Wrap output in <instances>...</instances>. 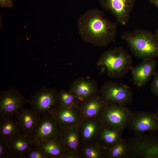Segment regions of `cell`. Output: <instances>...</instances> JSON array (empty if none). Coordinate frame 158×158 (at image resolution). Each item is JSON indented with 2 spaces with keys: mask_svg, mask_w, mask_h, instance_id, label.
<instances>
[{
  "mask_svg": "<svg viewBox=\"0 0 158 158\" xmlns=\"http://www.w3.org/2000/svg\"><path fill=\"white\" fill-rule=\"evenodd\" d=\"M126 106L107 102L99 116L102 124L122 131L128 126L132 112Z\"/></svg>",
  "mask_w": 158,
  "mask_h": 158,
  "instance_id": "5",
  "label": "cell"
},
{
  "mask_svg": "<svg viewBox=\"0 0 158 158\" xmlns=\"http://www.w3.org/2000/svg\"><path fill=\"white\" fill-rule=\"evenodd\" d=\"M61 128L50 114L41 116L39 125L33 136L34 145L59 136Z\"/></svg>",
  "mask_w": 158,
  "mask_h": 158,
  "instance_id": "11",
  "label": "cell"
},
{
  "mask_svg": "<svg viewBox=\"0 0 158 158\" xmlns=\"http://www.w3.org/2000/svg\"><path fill=\"white\" fill-rule=\"evenodd\" d=\"M99 93L107 102L125 106L130 104L133 98L132 89L121 83L107 82L103 85Z\"/></svg>",
  "mask_w": 158,
  "mask_h": 158,
  "instance_id": "7",
  "label": "cell"
},
{
  "mask_svg": "<svg viewBox=\"0 0 158 158\" xmlns=\"http://www.w3.org/2000/svg\"><path fill=\"white\" fill-rule=\"evenodd\" d=\"M25 158H49L44 151L39 147L34 145L26 153Z\"/></svg>",
  "mask_w": 158,
  "mask_h": 158,
  "instance_id": "26",
  "label": "cell"
},
{
  "mask_svg": "<svg viewBox=\"0 0 158 158\" xmlns=\"http://www.w3.org/2000/svg\"><path fill=\"white\" fill-rule=\"evenodd\" d=\"M157 61L154 59L142 60L131 70L133 81L138 87L144 86L155 72Z\"/></svg>",
  "mask_w": 158,
  "mask_h": 158,
  "instance_id": "15",
  "label": "cell"
},
{
  "mask_svg": "<svg viewBox=\"0 0 158 158\" xmlns=\"http://www.w3.org/2000/svg\"><path fill=\"white\" fill-rule=\"evenodd\" d=\"M16 116L21 133L33 137L40 123L41 116L31 109L23 108Z\"/></svg>",
  "mask_w": 158,
  "mask_h": 158,
  "instance_id": "14",
  "label": "cell"
},
{
  "mask_svg": "<svg viewBox=\"0 0 158 158\" xmlns=\"http://www.w3.org/2000/svg\"><path fill=\"white\" fill-rule=\"evenodd\" d=\"M132 63V56L121 46L103 53L97 65L109 77L118 78L124 77L131 70Z\"/></svg>",
  "mask_w": 158,
  "mask_h": 158,
  "instance_id": "3",
  "label": "cell"
},
{
  "mask_svg": "<svg viewBox=\"0 0 158 158\" xmlns=\"http://www.w3.org/2000/svg\"><path fill=\"white\" fill-rule=\"evenodd\" d=\"M35 146L42 149L49 158H63L66 152L59 136L42 142Z\"/></svg>",
  "mask_w": 158,
  "mask_h": 158,
  "instance_id": "21",
  "label": "cell"
},
{
  "mask_svg": "<svg viewBox=\"0 0 158 158\" xmlns=\"http://www.w3.org/2000/svg\"><path fill=\"white\" fill-rule=\"evenodd\" d=\"M156 115L158 118V109L157 110L156 112L155 113Z\"/></svg>",
  "mask_w": 158,
  "mask_h": 158,
  "instance_id": "32",
  "label": "cell"
},
{
  "mask_svg": "<svg viewBox=\"0 0 158 158\" xmlns=\"http://www.w3.org/2000/svg\"><path fill=\"white\" fill-rule=\"evenodd\" d=\"M58 94L55 88L42 87L29 99L31 109L41 116L50 114L59 104Z\"/></svg>",
  "mask_w": 158,
  "mask_h": 158,
  "instance_id": "8",
  "label": "cell"
},
{
  "mask_svg": "<svg viewBox=\"0 0 158 158\" xmlns=\"http://www.w3.org/2000/svg\"><path fill=\"white\" fill-rule=\"evenodd\" d=\"M128 150L127 140L122 138L114 146L107 150L106 158H126Z\"/></svg>",
  "mask_w": 158,
  "mask_h": 158,
  "instance_id": "25",
  "label": "cell"
},
{
  "mask_svg": "<svg viewBox=\"0 0 158 158\" xmlns=\"http://www.w3.org/2000/svg\"><path fill=\"white\" fill-rule=\"evenodd\" d=\"M106 151L96 142L80 146L78 154L80 158H106Z\"/></svg>",
  "mask_w": 158,
  "mask_h": 158,
  "instance_id": "23",
  "label": "cell"
},
{
  "mask_svg": "<svg viewBox=\"0 0 158 158\" xmlns=\"http://www.w3.org/2000/svg\"><path fill=\"white\" fill-rule=\"evenodd\" d=\"M79 35L85 42L99 47H106L115 41L117 25L97 8L90 9L78 18Z\"/></svg>",
  "mask_w": 158,
  "mask_h": 158,
  "instance_id": "1",
  "label": "cell"
},
{
  "mask_svg": "<svg viewBox=\"0 0 158 158\" xmlns=\"http://www.w3.org/2000/svg\"><path fill=\"white\" fill-rule=\"evenodd\" d=\"M69 90L76 96L79 105L98 94L99 92L97 87L95 83L90 80L83 78L75 80L72 84Z\"/></svg>",
  "mask_w": 158,
  "mask_h": 158,
  "instance_id": "17",
  "label": "cell"
},
{
  "mask_svg": "<svg viewBox=\"0 0 158 158\" xmlns=\"http://www.w3.org/2000/svg\"><path fill=\"white\" fill-rule=\"evenodd\" d=\"M58 105L63 107L75 108L78 107V100L75 95L70 90H61L58 94Z\"/></svg>",
  "mask_w": 158,
  "mask_h": 158,
  "instance_id": "24",
  "label": "cell"
},
{
  "mask_svg": "<svg viewBox=\"0 0 158 158\" xmlns=\"http://www.w3.org/2000/svg\"><path fill=\"white\" fill-rule=\"evenodd\" d=\"M127 142L126 158H158V137L145 133L135 134Z\"/></svg>",
  "mask_w": 158,
  "mask_h": 158,
  "instance_id": "4",
  "label": "cell"
},
{
  "mask_svg": "<svg viewBox=\"0 0 158 158\" xmlns=\"http://www.w3.org/2000/svg\"><path fill=\"white\" fill-rule=\"evenodd\" d=\"M21 134L16 119L2 118L0 122V139L8 140Z\"/></svg>",
  "mask_w": 158,
  "mask_h": 158,
  "instance_id": "22",
  "label": "cell"
},
{
  "mask_svg": "<svg viewBox=\"0 0 158 158\" xmlns=\"http://www.w3.org/2000/svg\"><path fill=\"white\" fill-rule=\"evenodd\" d=\"M128 126L135 134L158 131V118L155 113L148 111L132 112Z\"/></svg>",
  "mask_w": 158,
  "mask_h": 158,
  "instance_id": "9",
  "label": "cell"
},
{
  "mask_svg": "<svg viewBox=\"0 0 158 158\" xmlns=\"http://www.w3.org/2000/svg\"><path fill=\"white\" fill-rule=\"evenodd\" d=\"M150 4L154 5L158 9V0H149Z\"/></svg>",
  "mask_w": 158,
  "mask_h": 158,
  "instance_id": "30",
  "label": "cell"
},
{
  "mask_svg": "<svg viewBox=\"0 0 158 158\" xmlns=\"http://www.w3.org/2000/svg\"><path fill=\"white\" fill-rule=\"evenodd\" d=\"M107 102L97 94L81 103L78 108L83 119L99 117Z\"/></svg>",
  "mask_w": 158,
  "mask_h": 158,
  "instance_id": "18",
  "label": "cell"
},
{
  "mask_svg": "<svg viewBox=\"0 0 158 158\" xmlns=\"http://www.w3.org/2000/svg\"><path fill=\"white\" fill-rule=\"evenodd\" d=\"M153 78L151 85L152 93L158 97V69L153 75Z\"/></svg>",
  "mask_w": 158,
  "mask_h": 158,
  "instance_id": "28",
  "label": "cell"
},
{
  "mask_svg": "<svg viewBox=\"0 0 158 158\" xmlns=\"http://www.w3.org/2000/svg\"><path fill=\"white\" fill-rule=\"evenodd\" d=\"M102 125L99 117L83 119L78 126L80 146L96 142L98 132Z\"/></svg>",
  "mask_w": 158,
  "mask_h": 158,
  "instance_id": "13",
  "label": "cell"
},
{
  "mask_svg": "<svg viewBox=\"0 0 158 158\" xmlns=\"http://www.w3.org/2000/svg\"><path fill=\"white\" fill-rule=\"evenodd\" d=\"M122 138V131L102 125L98 132L96 142L101 147L107 150Z\"/></svg>",
  "mask_w": 158,
  "mask_h": 158,
  "instance_id": "19",
  "label": "cell"
},
{
  "mask_svg": "<svg viewBox=\"0 0 158 158\" xmlns=\"http://www.w3.org/2000/svg\"><path fill=\"white\" fill-rule=\"evenodd\" d=\"M1 6L2 7L11 8L13 3V0H0Z\"/></svg>",
  "mask_w": 158,
  "mask_h": 158,
  "instance_id": "29",
  "label": "cell"
},
{
  "mask_svg": "<svg viewBox=\"0 0 158 158\" xmlns=\"http://www.w3.org/2000/svg\"><path fill=\"white\" fill-rule=\"evenodd\" d=\"M29 99L14 87L0 93V115L2 118L13 117L27 104Z\"/></svg>",
  "mask_w": 158,
  "mask_h": 158,
  "instance_id": "6",
  "label": "cell"
},
{
  "mask_svg": "<svg viewBox=\"0 0 158 158\" xmlns=\"http://www.w3.org/2000/svg\"><path fill=\"white\" fill-rule=\"evenodd\" d=\"M10 148L6 140L0 139V158H9Z\"/></svg>",
  "mask_w": 158,
  "mask_h": 158,
  "instance_id": "27",
  "label": "cell"
},
{
  "mask_svg": "<svg viewBox=\"0 0 158 158\" xmlns=\"http://www.w3.org/2000/svg\"><path fill=\"white\" fill-rule=\"evenodd\" d=\"M78 126L61 128L59 137L64 147L65 153L78 154L80 147Z\"/></svg>",
  "mask_w": 158,
  "mask_h": 158,
  "instance_id": "20",
  "label": "cell"
},
{
  "mask_svg": "<svg viewBox=\"0 0 158 158\" xmlns=\"http://www.w3.org/2000/svg\"><path fill=\"white\" fill-rule=\"evenodd\" d=\"M156 36L158 39V29H156L155 33Z\"/></svg>",
  "mask_w": 158,
  "mask_h": 158,
  "instance_id": "31",
  "label": "cell"
},
{
  "mask_svg": "<svg viewBox=\"0 0 158 158\" xmlns=\"http://www.w3.org/2000/svg\"><path fill=\"white\" fill-rule=\"evenodd\" d=\"M102 7L111 13L117 22L125 26L127 24L136 0H99Z\"/></svg>",
  "mask_w": 158,
  "mask_h": 158,
  "instance_id": "10",
  "label": "cell"
},
{
  "mask_svg": "<svg viewBox=\"0 0 158 158\" xmlns=\"http://www.w3.org/2000/svg\"><path fill=\"white\" fill-rule=\"evenodd\" d=\"M121 38L136 57L142 60L158 57V39L150 30L138 29L133 32H126Z\"/></svg>",
  "mask_w": 158,
  "mask_h": 158,
  "instance_id": "2",
  "label": "cell"
},
{
  "mask_svg": "<svg viewBox=\"0 0 158 158\" xmlns=\"http://www.w3.org/2000/svg\"><path fill=\"white\" fill-rule=\"evenodd\" d=\"M6 141L10 148L9 158H25L35 145L32 137L21 133Z\"/></svg>",
  "mask_w": 158,
  "mask_h": 158,
  "instance_id": "16",
  "label": "cell"
},
{
  "mask_svg": "<svg viewBox=\"0 0 158 158\" xmlns=\"http://www.w3.org/2000/svg\"><path fill=\"white\" fill-rule=\"evenodd\" d=\"M50 114L54 117L61 128L78 126L83 119L78 107L69 108L58 105Z\"/></svg>",
  "mask_w": 158,
  "mask_h": 158,
  "instance_id": "12",
  "label": "cell"
}]
</instances>
